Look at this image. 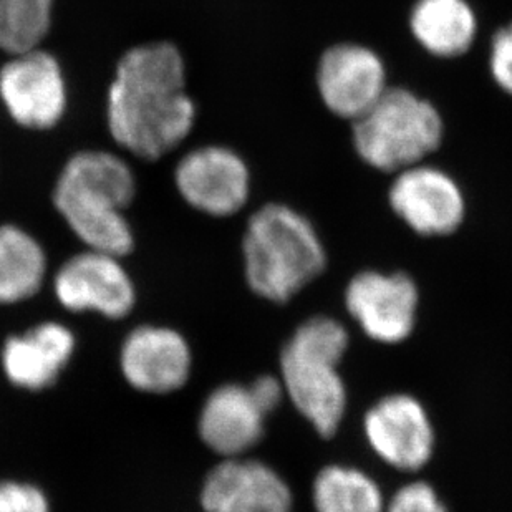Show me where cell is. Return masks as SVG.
<instances>
[{
    "mask_svg": "<svg viewBox=\"0 0 512 512\" xmlns=\"http://www.w3.org/2000/svg\"><path fill=\"white\" fill-rule=\"evenodd\" d=\"M113 140L143 160H160L193 130L196 107L186 95V67L178 47L151 42L128 50L108 90Z\"/></svg>",
    "mask_w": 512,
    "mask_h": 512,
    "instance_id": "1",
    "label": "cell"
},
{
    "mask_svg": "<svg viewBox=\"0 0 512 512\" xmlns=\"http://www.w3.org/2000/svg\"><path fill=\"white\" fill-rule=\"evenodd\" d=\"M135 191V176L126 161L107 151H82L63 166L54 204L88 249L121 257L133 249V232L123 211Z\"/></svg>",
    "mask_w": 512,
    "mask_h": 512,
    "instance_id": "2",
    "label": "cell"
},
{
    "mask_svg": "<svg viewBox=\"0 0 512 512\" xmlns=\"http://www.w3.org/2000/svg\"><path fill=\"white\" fill-rule=\"evenodd\" d=\"M242 254L251 289L281 304L319 277L327 266L324 244L314 226L287 204H266L252 214Z\"/></svg>",
    "mask_w": 512,
    "mask_h": 512,
    "instance_id": "3",
    "label": "cell"
},
{
    "mask_svg": "<svg viewBox=\"0 0 512 512\" xmlns=\"http://www.w3.org/2000/svg\"><path fill=\"white\" fill-rule=\"evenodd\" d=\"M347 347L345 327L319 315L305 320L281 353L285 393L324 438L337 433L347 408V392L337 370Z\"/></svg>",
    "mask_w": 512,
    "mask_h": 512,
    "instance_id": "4",
    "label": "cell"
},
{
    "mask_svg": "<svg viewBox=\"0 0 512 512\" xmlns=\"http://www.w3.org/2000/svg\"><path fill=\"white\" fill-rule=\"evenodd\" d=\"M445 136L438 108L408 88L388 87L367 113L353 121V146L373 170L400 173L425 163Z\"/></svg>",
    "mask_w": 512,
    "mask_h": 512,
    "instance_id": "5",
    "label": "cell"
},
{
    "mask_svg": "<svg viewBox=\"0 0 512 512\" xmlns=\"http://www.w3.org/2000/svg\"><path fill=\"white\" fill-rule=\"evenodd\" d=\"M0 100L20 126L54 128L67 108V85L57 58L39 47L12 55L0 68Z\"/></svg>",
    "mask_w": 512,
    "mask_h": 512,
    "instance_id": "6",
    "label": "cell"
},
{
    "mask_svg": "<svg viewBox=\"0 0 512 512\" xmlns=\"http://www.w3.org/2000/svg\"><path fill=\"white\" fill-rule=\"evenodd\" d=\"M315 82L325 108L353 123L387 92V67L370 47L345 42L325 50Z\"/></svg>",
    "mask_w": 512,
    "mask_h": 512,
    "instance_id": "7",
    "label": "cell"
},
{
    "mask_svg": "<svg viewBox=\"0 0 512 512\" xmlns=\"http://www.w3.org/2000/svg\"><path fill=\"white\" fill-rule=\"evenodd\" d=\"M174 181L189 206L214 218L239 213L251 193L246 161L226 146H201L189 151L176 166Z\"/></svg>",
    "mask_w": 512,
    "mask_h": 512,
    "instance_id": "8",
    "label": "cell"
},
{
    "mask_svg": "<svg viewBox=\"0 0 512 512\" xmlns=\"http://www.w3.org/2000/svg\"><path fill=\"white\" fill-rule=\"evenodd\" d=\"M388 199L398 218L421 236H448L463 224L466 213L455 179L425 163L397 173Z\"/></svg>",
    "mask_w": 512,
    "mask_h": 512,
    "instance_id": "9",
    "label": "cell"
},
{
    "mask_svg": "<svg viewBox=\"0 0 512 512\" xmlns=\"http://www.w3.org/2000/svg\"><path fill=\"white\" fill-rule=\"evenodd\" d=\"M345 304L370 339L400 343L415 329L418 289L406 274L362 272L348 284Z\"/></svg>",
    "mask_w": 512,
    "mask_h": 512,
    "instance_id": "10",
    "label": "cell"
},
{
    "mask_svg": "<svg viewBox=\"0 0 512 512\" xmlns=\"http://www.w3.org/2000/svg\"><path fill=\"white\" fill-rule=\"evenodd\" d=\"M120 257L90 251L72 257L55 276V294L73 312L95 310L110 319L125 317L135 305V287Z\"/></svg>",
    "mask_w": 512,
    "mask_h": 512,
    "instance_id": "11",
    "label": "cell"
},
{
    "mask_svg": "<svg viewBox=\"0 0 512 512\" xmlns=\"http://www.w3.org/2000/svg\"><path fill=\"white\" fill-rule=\"evenodd\" d=\"M365 435L385 463L401 471L423 468L435 448V431L420 401L388 395L365 416Z\"/></svg>",
    "mask_w": 512,
    "mask_h": 512,
    "instance_id": "12",
    "label": "cell"
},
{
    "mask_svg": "<svg viewBox=\"0 0 512 512\" xmlns=\"http://www.w3.org/2000/svg\"><path fill=\"white\" fill-rule=\"evenodd\" d=\"M201 506L206 512H290L292 493L271 466L239 456L209 471Z\"/></svg>",
    "mask_w": 512,
    "mask_h": 512,
    "instance_id": "13",
    "label": "cell"
},
{
    "mask_svg": "<svg viewBox=\"0 0 512 512\" xmlns=\"http://www.w3.org/2000/svg\"><path fill=\"white\" fill-rule=\"evenodd\" d=\"M121 372L136 390L165 395L183 387L191 372V350L183 335L163 327H140L121 347Z\"/></svg>",
    "mask_w": 512,
    "mask_h": 512,
    "instance_id": "14",
    "label": "cell"
},
{
    "mask_svg": "<svg viewBox=\"0 0 512 512\" xmlns=\"http://www.w3.org/2000/svg\"><path fill=\"white\" fill-rule=\"evenodd\" d=\"M266 416L251 388L228 383L204 401L199 436L219 456L239 458L262 440Z\"/></svg>",
    "mask_w": 512,
    "mask_h": 512,
    "instance_id": "15",
    "label": "cell"
},
{
    "mask_svg": "<svg viewBox=\"0 0 512 512\" xmlns=\"http://www.w3.org/2000/svg\"><path fill=\"white\" fill-rule=\"evenodd\" d=\"M73 350L72 332L63 325L47 322L27 334L10 337L2 348V367L15 387L37 392L57 382Z\"/></svg>",
    "mask_w": 512,
    "mask_h": 512,
    "instance_id": "16",
    "label": "cell"
},
{
    "mask_svg": "<svg viewBox=\"0 0 512 512\" xmlns=\"http://www.w3.org/2000/svg\"><path fill=\"white\" fill-rule=\"evenodd\" d=\"M410 30L433 57L458 58L478 37V17L468 0H416Z\"/></svg>",
    "mask_w": 512,
    "mask_h": 512,
    "instance_id": "17",
    "label": "cell"
},
{
    "mask_svg": "<svg viewBox=\"0 0 512 512\" xmlns=\"http://www.w3.org/2000/svg\"><path fill=\"white\" fill-rule=\"evenodd\" d=\"M44 249L24 229L0 226V304L30 299L44 282Z\"/></svg>",
    "mask_w": 512,
    "mask_h": 512,
    "instance_id": "18",
    "label": "cell"
},
{
    "mask_svg": "<svg viewBox=\"0 0 512 512\" xmlns=\"http://www.w3.org/2000/svg\"><path fill=\"white\" fill-rule=\"evenodd\" d=\"M315 512H385L378 484L360 469L332 464L314 481Z\"/></svg>",
    "mask_w": 512,
    "mask_h": 512,
    "instance_id": "19",
    "label": "cell"
},
{
    "mask_svg": "<svg viewBox=\"0 0 512 512\" xmlns=\"http://www.w3.org/2000/svg\"><path fill=\"white\" fill-rule=\"evenodd\" d=\"M54 0H0V49H37L52 27Z\"/></svg>",
    "mask_w": 512,
    "mask_h": 512,
    "instance_id": "20",
    "label": "cell"
},
{
    "mask_svg": "<svg viewBox=\"0 0 512 512\" xmlns=\"http://www.w3.org/2000/svg\"><path fill=\"white\" fill-rule=\"evenodd\" d=\"M0 512H50L49 499L34 484L0 481Z\"/></svg>",
    "mask_w": 512,
    "mask_h": 512,
    "instance_id": "21",
    "label": "cell"
},
{
    "mask_svg": "<svg viewBox=\"0 0 512 512\" xmlns=\"http://www.w3.org/2000/svg\"><path fill=\"white\" fill-rule=\"evenodd\" d=\"M385 512H448L435 489L423 481L406 484L398 489Z\"/></svg>",
    "mask_w": 512,
    "mask_h": 512,
    "instance_id": "22",
    "label": "cell"
},
{
    "mask_svg": "<svg viewBox=\"0 0 512 512\" xmlns=\"http://www.w3.org/2000/svg\"><path fill=\"white\" fill-rule=\"evenodd\" d=\"M489 70L498 87L512 97V22L494 34Z\"/></svg>",
    "mask_w": 512,
    "mask_h": 512,
    "instance_id": "23",
    "label": "cell"
},
{
    "mask_svg": "<svg viewBox=\"0 0 512 512\" xmlns=\"http://www.w3.org/2000/svg\"><path fill=\"white\" fill-rule=\"evenodd\" d=\"M249 388H251L252 395L256 397L257 403L261 405L262 410L266 411L267 415L281 405L285 393L282 380L271 377V375H262V377L257 378L256 382H252Z\"/></svg>",
    "mask_w": 512,
    "mask_h": 512,
    "instance_id": "24",
    "label": "cell"
}]
</instances>
